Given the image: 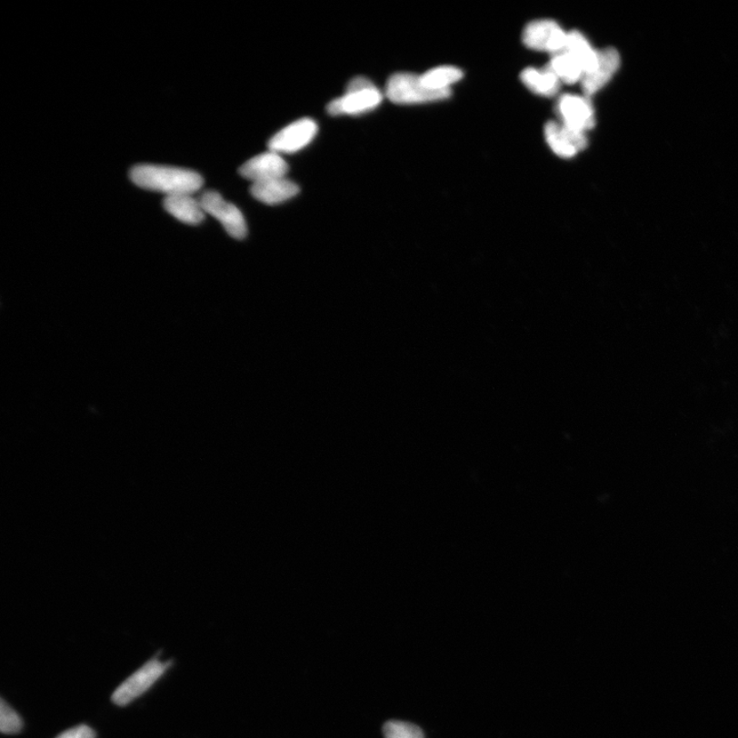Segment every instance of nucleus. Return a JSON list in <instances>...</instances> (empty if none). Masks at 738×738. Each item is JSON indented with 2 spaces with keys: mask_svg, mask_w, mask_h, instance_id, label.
<instances>
[{
  "mask_svg": "<svg viewBox=\"0 0 738 738\" xmlns=\"http://www.w3.org/2000/svg\"><path fill=\"white\" fill-rule=\"evenodd\" d=\"M548 66L557 75L561 83L567 85L581 82L583 76V71L580 64L566 51L554 55Z\"/></svg>",
  "mask_w": 738,
  "mask_h": 738,
  "instance_id": "nucleus-16",
  "label": "nucleus"
},
{
  "mask_svg": "<svg viewBox=\"0 0 738 738\" xmlns=\"http://www.w3.org/2000/svg\"><path fill=\"white\" fill-rule=\"evenodd\" d=\"M383 730L384 738H424L421 728L407 722L389 721Z\"/></svg>",
  "mask_w": 738,
  "mask_h": 738,
  "instance_id": "nucleus-18",
  "label": "nucleus"
},
{
  "mask_svg": "<svg viewBox=\"0 0 738 738\" xmlns=\"http://www.w3.org/2000/svg\"><path fill=\"white\" fill-rule=\"evenodd\" d=\"M252 195L259 202L274 205L287 202L299 194L298 184L285 178L254 183Z\"/></svg>",
  "mask_w": 738,
  "mask_h": 738,
  "instance_id": "nucleus-12",
  "label": "nucleus"
},
{
  "mask_svg": "<svg viewBox=\"0 0 738 738\" xmlns=\"http://www.w3.org/2000/svg\"><path fill=\"white\" fill-rule=\"evenodd\" d=\"M557 109L563 124L574 130L584 133L595 125V114L588 97L563 95L558 101Z\"/></svg>",
  "mask_w": 738,
  "mask_h": 738,
  "instance_id": "nucleus-9",
  "label": "nucleus"
},
{
  "mask_svg": "<svg viewBox=\"0 0 738 738\" xmlns=\"http://www.w3.org/2000/svg\"><path fill=\"white\" fill-rule=\"evenodd\" d=\"M451 90H429L423 85L421 75L405 72L392 75L386 86L387 98L399 105L437 102L451 97Z\"/></svg>",
  "mask_w": 738,
  "mask_h": 738,
  "instance_id": "nucleus-3",
  "label": "nucleus"
},
{
  "mask_svg": "<svg viewBox=\"0 0 738 738\" xmlns=\"http://www.w3.org/2000/svg\"><path fill=\"white\" fill-rule=\"evenodd\" d=\"M462 77V70L452 66H443L429 70L421 75V80L429 90L444 91L451 90V85L459 82Z\"/></svg>",
  "mask_w": 738,
  "mask_h": 738,
  "instance_id": "nucleus-17",
  "label": "nucleus"
},
{
  "mask_svg": "<svg viewBox=\"0 0 738 738\" xmlns=\"http://www.w3.org/2000/svg\"><path fill=\"white\" fill-rule=\"evenodd\" d=\"M22 729L23 721L18 713L15 712L10 705H7L2 700V705H0V730H2V733L4 734H17L21 733Z\"/></svg>",
  "mask_w": 738,
  "mask_h": 738,
  "instance_id": "nucleus-19",
  "label": "nucleus"
},
{
  "mask_svg": "<svg viewBox=\"0 0 738 738\" xmlns=\"http://www.w3.org/2000/svg\"><path fill=\"white\" fill-rule=\"evenodd\" d=\"M621 58L614 49H606L599 52V61L595 69L583 76L581 83L585 97H591L597 93L614 75L620 67Z\"/></svg>",
  "mask_w": 738,
  "mask_h": 738,
  "instance_id": "nucleus-11",
  "label": "nucleus"
},
{
  "mask_svg": "<svg viewBox=\"0 0 738 738\" xmlns=\"http://www.w3.org/2000/svg\"><path fill=\"white\" fill-rule=\"evenodd\" d=\"M131 179L143 189L162 192L166 196L194 194L203 187L204 179L198 173L184 168L140 165L131 171Z\"/></svg>",
  "mask_w": 738,
  "mask_h": 738,
  "instance_id": "nucleus-1",
  "label": "nucleus"
},
{
  "mask_svg": "<svg viewBox=\"0 0 738 738\" xmlns=\"http://www.w3.org/2000/svg\"><path fill=\"white\" fill-rule=\"evenodd\" d=\"M199 202L204 213L218 220L231 237L244 239L247 235V224L243 213L234 204L227 203L218 192H205Z\"/></svg>",
  "mask_w": 738,
  "mask_h": 738,
  "instance_id": "nucleus-6",
  "label": "nucleus"
},
{
  "mask_svg": "<svg viewBox=\"0 0 738 738\" xmlns=\"http://www.w3.org/2000/svg\"><path fill=\"white\" fill-rule=\"evenodd\" d=\"M383 94L371 80L356 77L351 80L343 97L328 104V114L338 115H360L380 106Z\"/></svg>",
  "mask_w": 738,
  "mask_h": 738,
  "instance_id": "nucleus-2",
  "label": "nucleus"
},
{
  "mask_svg": "<svg viewBox=\"0 0 738 738\" xmlns=\"http://www.w3.org/2000/svg\"><path fill=\"white\" fill-rule=\"evenodd\" d=\"M172 662L162 663L156 659L151 660L135 672L112 694V702L125 707L142 694L145 693L156 681L171 667Z\"/></svg>",
  "mask_w": 738,
  "mask_h": 738,
  "instance_id": "nucleus-4",
  "label": "nucleus"
},
{
  "mask_svg": "<svg viewBox=\"0 0 738 738\" xmlns=\"http://www.w3.org/2000/svg\"><path fill=\"white\" fill-rule=\"evenodd\" d=\"M287 171L288 165L282 155L269 151L248 160L240 167L239 173L247 180L260 183L285 178Z\"/></svg>",
  "mask_w": 738,
  "mask_h": 738,
  "instance_id": "nucleus-10",
  "label": "nucleus"
},
{
  "mask_svg": "<svg viewBox=\"0 0 738 738\" xmlns=\"http://www.w3.org/2000/svg\"><path fill=\"white\" fill-rule=\"evenodd\" d=\"M55 738H95V733L87 725H78L64 732Z\"/></svg>",
  "mask_w": 738,
  "mask_h": 738,
  "instance_id": "nucleus-20",
  "label": "nucleus"
},
{
  "mask_svg": "<svg viewBox=\"0 0 738 738\" xmlns=\"http://www.w3.org/2000/svg\"><path fill=\"white\" fill-rule=\"evenodd\" d=\"M544 136L554 154L571 158L588 146L583 132L574 130L563 124L550 122L544 125Z\"/></svg>",
  "mask_w": 738,
  "mask_h": 738,
  "instance_id": "nucleus-8",
  "label": "nucleus"
},
{
  "mask_svg": "<svg viewBox=\"0 0 738 738\" xmlns=\"http://www.w3.org/2000/svg\"><path fill=\"white\" fill-rule=\"evenodd\" d=\"M566 52L580 64L583 75L590 74L596 68L599 61V52L593 49L587 38L581 32L573 31L568 34Z\"/></svg>",
  "mask_w": 738,
  "mask_h": 738,
  "instance_id": "nucleus-15",
  "label": "nucleus"
},
{
  "mask_svg": "<svg viewBox=\"0 0 738 738\" xmlns=\"http://www.w3.org/2000/svg\"><path fill=\"white\" fill-rule=\"evenodd\" d=\"M164 205L168 214L184 224H198L204 220L202 204L191 194L166 196Z\"/></svg>",
  "mask_w": 738,
  "mask_h": 738,
  "instance_id": "nucleus-13",
  "label": "nucleus"
},
{
  "mask_svg": "<svg viewBox=\"0 0 738 738\" xmlns=\"http://www.w3.org/2000/svg\"><path fill=\"white\" fill-rule=\"evenodd\" d=\"M520 78L529 90L544 97H554L560 90V79L549 66L542 70L527 68Z\"/></svg>",
  "mask_w": 738,
  "mask_h": 738,
  "instance_id": "nucleus-14",
  "label": "nucleus"
},
{
  "mask_svg": "<svg viewBox=\"0 0 738 738\" xmlns=\"http://www.w3.org/2000/svg\"><path fill=\"white\" fill-rule=\"evenodd\" d=\"M318 132V125L310 118H303L287 125L284 130L278 132L269 141L270 151L282 154H294L315 138Z\"/></svg>",
  "mask_w": 738,
  "mask_h": 738,
  "instance_id": "nucleus-7",
  "label": "nucleus"
},
{
  "mask_svg": "<svg viewBox=\"0 0 738 738\" xmlns=\"http://www.w3.org/2000/svg\"><path fill=\"white\" fill-rule=\"evenodd\" d=\"M568 34L552 20H537L529 23L524 31L523 40L529 49L548 52L553 55L566 50Z\"/></svg>",
  "mask_w": 738,
  "mask_h": 738,
  "instance_id": "nucleus-5",
  "label": "nucleus"
}]
</instances>
